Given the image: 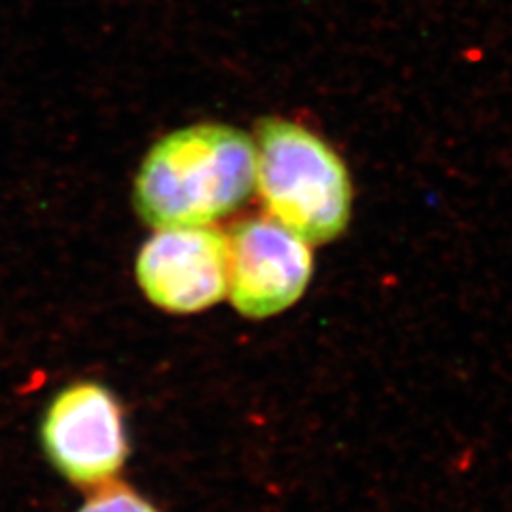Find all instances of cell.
I'll return each instance as SVG.
<instances>
[{
  "mask_svg": "<svg viewBox=\"0 0 512 512\" xmlns=\"http://www.w3.org/2000/svg\"><path fill=\"white\" fill-rule=\"evenodd\" d=\"M78 512H158L143 495L137 494L128 484L107 482L93 490L92 497Z\"/></svg>",
  "mask_w": 512,
  "mask_h": 512,
  "instance_id": "cell-6",
  "label": "cell"
},
{
  "mask_svg": "<svg viewBox=\"0 0 512 512\" xmlns=\"http://www.w3.org/2000/svg\"><path fill=\"white\" fill-rule=\"evenodd\" d=\"M40 439L57 473L80 488L112 482L129 454L124 410L109 387L97 382L61 389L46 408Z\"/></svg>",
  "mask_w": 512,
  "mask_h": 512,
  "instance_id": "cell-3",
  "label": "cell"
},
{
  "mask_svg": "<svg viewBox=\"0 0 512 512\" xmlns=\"http://www.w3.org/2000/svg\"><path fill=\"white\" fill-rule=\"evenodd\" d=\"M313 274L310 243L279 222L245 220L230 236L228 294L247 319L279 315L304 296Z\"/></svg>",
  "mask_w": 512,
  "mask_h": 512,
  "instance_id": "cell-5",
  "label": "cell"
},
{
  "mask_svg": "<svg viewBox=\"0 0 512 512\" xmlns=\"http://www.w3.org/2000/svg\"><path fill=\"white\" fill-rule=\"evenodd\" d=\"M256 184L275 222L310 245L340 238L353 184L340 154L311 129L268 116L256 126Z\"/></svg>",
  "mask_w": 512,
  "mask_h": 512,
  "instance_id": "cell-2",
  "label": "cell"
},
{
  "mask_svg": "<svg viewBox=\"0 0 512 512\" xmlns=\"http://www.w3.org/2000/svg\"><path fill=\"white\" fill-rule=\"evenodd\" d=\"M135 277L148 302L175 315L209 310L230 285V238L211 226L165 228L141 247Z\"/></svg>",
  "mask_w": 512,
  "mask_h": 512,
  "instance_id": "cell-4",
  "label": "cell"
},
{
  "mask_svg": "<svg viewBox=\"0 0 512 512\" xmlns=\"http://www.w3.org/2000/svg\"><path fill=\"white\" fill-rule=\"evenodd\" d=\"M256 184L255 139L226 124L171 131L137 171L133 203L148 226H209L238 211Z\"/></svg>",
  "mask_w": 512,
  "mask_h": 512,
  "instance_id": "cell-1",
  "label": "cell"
}]
</instances>
